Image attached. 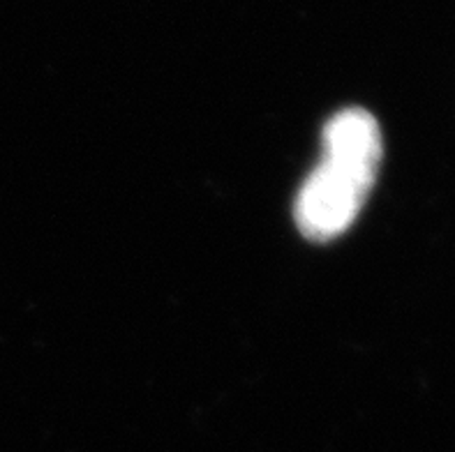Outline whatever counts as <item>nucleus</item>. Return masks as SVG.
<instances>
[{
  "mask_svg": "<svg viewBox=\"0 0 455 452\" xmlns=\"http://www.w3.org/2000/svg\"><path fill=\"white\" fill-rule=\"evenodd\" d=\"M377 160L323 153L296 196V224L310 241H331L354 224L375 185Z\"/></svg>",
  "mask_w": 455,
  "mask_h": 452,
  "instance_id": "obj_1",
  "label": "nucleus"
}]
</instances>
